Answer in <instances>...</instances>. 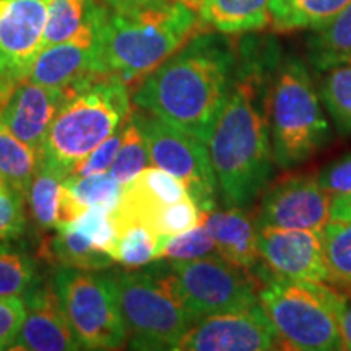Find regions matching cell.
I'll return each mask as SVG.
<instances>
[{
	"label": "cell",
	"mask_w": 351,
	"mask_h": 351,
	"mask_svg": "<svg viewBox=\"0 0 351 351\" xmlns=\"http://www.w3.org/2000/svg\"><path fill=\"white\" fill-rule=\"evenodd\" d=\"M168 236H160L142 223H132L117 231L114 261L129 269H140L158 261L161 244Z\"/></svg>",
	"instance_id": "28"
},
{
	"label": "cell",
	"mask_w": 351,
	"mask_h": 351,
	"mask_svg": "<svg viewBox=\"0 0 351 351\" xmlns=\"http://www.w3.org/2000/svg\"><path fill=\"white\" fill-rule=\"evenodd\" d=\"M36 280V262L28 252L0 244V296H25Z\"/></svg>",
	"instance_id": "30"
},
{
	"label": "cell",
	"mask_w": 351,
	"mask_h": 351,
	"mask_svg": "<svg viewBox=\"0 0 351 351\" xmlns=\"http://www.w3.org/2000/svg\"><path fill=\"white\" fill-rule=\"evenodd\" d=\"M205 226L212 234L218 256L241 269H256L258 258L257 221L244 208L231 207L205 215Z\"/></svg>",
	"instance_id": "19"
},
{
	"label": "cell",
	"mask_w": 351,
	"mask_h": 351,
	"mask_svg": "<svg viewBox=\"0 0 351 351\" xmlns=\"http://www.w3.org/2000/svg\"><path fill=\"white\" fill-rule=\"evenodd\" d=\"M54 285L82 350H117L127 343L111 275L60 267Z\"/></svg>",
	"instance_id": "9"
},
{
	"label": "cell",
	"mask_w": 351,
	"mask_h": 351,
	"mask_svg": "<svg viewBox=\"0 0 351 351\" xmlns=\"http://www.w3.org/2000/svg\"><path fill=\"white\" fill-rule=\"evenodd\" d=\"M328 280L351 293V221L330 219L324 230Z\"/></svg>",
	"instance_id": "29"
},
{
	"label": "cell",
	"mask_w": 351,
	"mask_h": 351,
	"mask_svg": "<svg viewBox=\"0 0 351 351\" xmlns=\"http://www.w3.org/2000/svg\"><path fill=\"white\" fill-rule=\"evenodd\" d=\"M117 304L135 350H176L195 317L171 295L150 267L111 275Z\"/></svg>",
	"instance_id": "7"
},
{
	"label": "cell",
	"mask_w": 351,
	"mask_h": 351,
	"mask_svg": "<svg viewBox=\"0 0 351 351\" xmlns=\"http://www.w3.org/2000/svg\"><path fill=\"white\" fill-rule=\"evenodd\" d=\"M26 197L5 186L0 194V241L15 239L23 234L26 226Z\"/></svg>",
	"instance_id": "34"
},
{
	"label": "cell",
	"mask_w": 351,
	"mask_h": 351,
	"mask_svg": "<svg viewBox=\"0 0 351 351\" xmlns=\"http://www.w3.org/2000/svg\"><path fill=\"white\" fill-rule=\"evenodd\" d=\"M130 114L143 132L152 165L182 181L189 197L202 212H213L218 200V184L207 142L140 108Z\"/></svg>",
	"instance_id": "10"
},
{
	"label": "cell",
	"mask_w": 351,
	"mask_h": 351,
	"mask_svg": "<svg viewBox=\"0 0 351 351\" xmlns=\"http://www.w3.org/2000/svg\"><path fill=\"white\" fill-rule=\"evenodd\" d=\"M184 3H187V5H191L192 8H197V5L200 3V0H182Z\"/></svg>",
	"instance_id": "41"
},
{
	"label": "cell",
	"mask_w": 351,
	"mask_h": 351,
	"mask_svg": "<svg viewBox=\"0 0 351 351\" xmlns=\"http://www.w3.org/2000/svg\"><path fill=\"white\" fill-rule=\"evenodd\" d=\"M122 184L109 173L72 176L64 179L60 189L57 225L77 219L91 207H103L114 212L119 205Z\"/></svg>",
	"instance_id": "21"
},
{
	"label": "cell",
	"mask_w": 351,
	"mask_h": 351,
	"mask_svg": "<svg viewBox=\"0 0 351 351\" xmlns=\"http://www.w3.org/2000/svg\"><path fill=\"white\" fill-rule=\"evenodd\" d=\"M282 345L278 332L261 301L239 311L195 320L179 341L182 351H269Z\"/></svg>",
	"instance_id": "11"
},
{
	"label": "cell",
	"mask_w": 351,
	"mask_h": 351,
	"mask_svg": "<svg viewBox=\"0 0 351 351\" xmlns=\"http://www.w3.org/2000/svg\"><path fill=\"white\" fill-rule=\"evenodd\" d=\"M317 181L320 187L332 197L351 194V153H346L320 169Z\"/></svg>",
	"instance_id": "37"
},
{
	"label": "cell",
	"mask_w": 351,
	"mask_h": 351,
	"mask_svg": "<svg viewBox=\"0 0 351 351\" xmlns=\"http://www.w3.org/2000/svg\"><path fill=\"white\" fill-rule=\"evenodd\" d=\"M258 301L288 350H343L340 332L343 295L339 289L322 282L270 276L258 288Z\"/></svg>",
	"instance_id": "6"
},
{
	"label": "cell",
	"mask_w": 351,
	"mask_h": 351,
	"mask_svg": "<svg viewBox=\"0 0 351 351\" xmlns=\"http://www.w3.org/2000/svg\"><path fill=\"white\" fill-rule=\"evenodd\" d=\"M25 320V302L16 296H0V350H10Z\"/></svg>",
	"instance_id": "36"
},
{
	"label": "cell",
	"mask_w": 351,
	"mask_h": 351,
	"mask_svg": "<svg viewBox=\"0 0 351 351\" xmlns=\"http://www.w3.org/2000/svg\"><path fill=\"white\" fill-rule=\"evenodd\" d=\"M67 176L64 169L41 155V163L38 166L28 195H26L34 223L41 231L56 230L60 189Z\"/></svg>",
	"instance_id": "26"
},
{
	"label": "cell",
	"mask_w": 351,
	"mask_h": 351,
	"mask_svg": "<svg viewBox=\"0 0 351 351\" xmlns=\"http://www.w3.org/2000/svg\"><path fill=\"white\" fill-rule=\"evenodd\" d=\"M202 29L197 10L182 0L103 3L98 26L99 73L119 77L129 86L142 82Z\"/></svg>",
	"instance_id": "3"
},
{
	"label": "cell",
	"mask_w": 351,
	"mask_h": 351,
	"mask_svg": "<svg viewBox=\"0 0 351 351\" xmlns=\"http://www.w3.org/2000/svg\"><path fill=\"white\" fill-rule=\"evenodd\" d=\"M64 103L43 143V158L70 174L73 166L116 134L130 116L129 85L96 75L65 88Z\"/></svg>",
	"instance_id": "4"
},
{
	"label": "cell",
	"mask_w": 351,
	"mask_h": 351,
	"mask_svg": "<svg viewBox=\"0 0 351 351\" xmlns=\"http://www.w3.org/2000/svg\"><path fill=\"white\" fill-rule=\"evenodd\" d=\"M238 47L202 29L140 82L132 101L143 111L208 142L234 82Z\"/></svg>",
	"instance_id": "2"
},
{
	"label": "cell",
	"mask_w": 351,
	"mask_h": 351,
	"mask_svg": "<svg viewBox=\"0 0 351 351\" xmlns=\"http://www.w3.org/2000/svg\"><path fill=\"white\" fill-rule=\"evenodd\" d=\"M330 219L351 221V194L333 197L330 207Z\"/></svg>",
	"instance_id": "39"
},
{
	"label": "cell",
	"mask_w": 351,
	"mask_h": 351,
	"mask_svg": "<svg viewBox=\"0 0 351 351\" xmlns=\"http://www.w3.org/2000/svg\"><path fill=\"white\" fill-rule=\"evenodd\" d=\"M150 269L197 320L258 302L256 280L247 270L232 265L218 254L192 261H169Z\"/></svg>",
	"instance_id": "8"
},
{
	"label": "cell",
	"mask_w": 351,
	"mask_h": 351,
	"mask_svg": "<svg viewBox=\"0 0 351 351\" xmlns=\"http://www.w3.org/2000/svg\"><path fill=\"white\" fill-rule=\"evenodd\" d=\"M106 5H134V3L153 2V0H101Z\"/></svg>",
	"instance_id": "40"
},
{
	"label": "cell",
	"mask_w": 351,
	"mask_h": 351,
	"mask_svg": "<svg viewBox=\"0 0 351 351\" xmlns=\"http://www.w3.org/2000/svg\"><path fill=\"white\" fill-rule=\"evenodd\" d=\"M340 332L343 350L351 351V298L346 295H343V304H341Z\"/></svg>",
	"instance_id": "38"
},
{
	"label": "cell",
	"mask_w": 351,
	"mask_h": 351,
	"mask_svg": "<svg viewBox=\"0 0 351 351\" xmlns=\"http://www.w3.org/2000/svg\"><path fill=\"white\" fill-rule=\"evenodd\" d=\"M330 124L313 78L298 57H283L270 86V137L278 168L306 163L330 140Z\"/></svg>",
	"instance_id": "5"
},
{
	"label": "cell",
	"mask_w": 351,
	"mask_h": 351,
	"mask_svg": "<svg viewBox=\"0 0 351 351\" xmlns=\"http://www.w3.org/2000/svg\"><path fill=\"white\" fill-rule=\"evenodd\" d=\"M54 231L56 236L49 245V254L62 267L98 271L112 262L106 252L95 247L91 239L75 226V223H59Z\"/></svg>",
	"instance_id": "24"
},
{
	"label": "cell",
	"mask_w": 351,
	"mask_h": 351,
	"mask_svg": "<svg viewBox=\"0 0 351 351\" xmlns=\"http://www.w3.org/2000/svg\"><path fill=\"white\" fill-rule=\"evenodd\" d=\"M99 16L98 19L75 38L44 47L34 60L28 75L29 80L44 86L65 90L91 77L103 75L98 67Z\"/></svg>",
	"instance_id": "16"
},
{
	"label": "cell",
	"mask_w": 351,
	"mask_h": 351,
	"mask_svg": "<svg viewBox=\"0 0 351 351\" xmlns=\"http://www.w3.org/2000/svg\"><path fill=\"white\" fill-rule=\"evenodd\" d=\"M49 0H0V78H28L43 51Z\"/></svg>",
	"instance_id": "13"
},
{
	"label": "cell",
	"mask_w": 351,
	"mask_h": 351,
	"mask_svg": "<svg viewBox=\"0 0 351 351\" xmlns=\"http://www.w3.org/2000/svg\"><path fill=\"white\" fill-rule=\"evenodd\" d=\"M41 155V150L23 143L0 124V181L5 186L28 195Z\"/></svg>",
	"instance_id": "27"
},
{
	"label": "cell",
	"mask_w": 351,
	"mask_h": 351,
	"mask_svg": "<svg viewBox=\"0 0 351 351\" xmlns=\"http://www.w3.org/2000/svg\"><path fill=\"white\" fill-rule=\"evenodd\" d=\"M64 98L65 91L60 88L44 86L25 78L13 86L0 111V124L23 143L43 152L44 138Z\"/></svg>",
	"instance_id": "18"
},
{
	"label": "cell",
	"mask_w": 351,
	"mask_h": 351,
	"mask_svg": "<svg viewBox=\"0 0 351 351\" xmlns=\"http://www.w3.org/2000/svg\"><path fill=\"white\" fill-rule=\"evenodd\" d=\"M332 199L320 187L317 176H291L265 192L257 225L324 231L330 221Z\"/></svg>",
	"instance_id": "14"
},
{
	"label": "cell",
	"mask_w": 351,
	"mask_h": 351,
	"mask_svg": "<svg viewBox=\"0 0 351 351\" xmlns=\"http://www.w3.org/2000/svg\"><path fill=\"white\" fill-rule=\"evenodd\" d=\"M25 320L10 350L20 351H73L82 350L54 285V280L39 278L23 296Z\"/></svg>",
	"instance_id": "15"
},
{
	"label": "cell",
	"mask_w": 351,
	"mask_h": 351,
	"mask_svg": "<svg viewBox=\"0 0 351 351\" xmlns=\"http://www.w3.org/2000/svg\"><path fill=\"white\" fill-rule=\"evenodd\" d=\"M99 0H49L43 49L75 38L98 19Z\"/></svg>",
	"instance_id": "25"
},
{
	"label": "cell",
	"mask_w": 351,
	"mask_h": 351,
	"mask_svg": "<svg viewBox=\"0 0 351 351\" xmlns=\"http://www.w3.org/2000/svg\"><path fill=\"white\" fill-rule=\"evenodd\" d=\"M148 163H150V155H148L147 140L143 137L142 129L130 114L129 119L124 124L121 147L108 173L124 186L130 179H134L140 171L147 168Z\"/></svg>",
	"instance_id": "32"
},
{
	"label": "cell",
	"mask_w": 351,
	"mask_h": 351,
	"mask_svg": "<svg viewBox=\"0 0 351 351\" xmlns=\"http://www.w3.org/2000/svg\"><path fill=\"white\" fill-rule=\"evenodd\" d=\"M213 254H218L217 245L205 223H200L191 230L165 238L158 252V258L192 261V258L213 256Z\"/></svg>",
	"instance_id": "33"
},
{
	"label": "cell",
	"mask_w": 351,
	"mask_h": 351,
	"mask_svg": "<svg viewBox=\"0 0 351 351\" xmlns=\"http://www.w3.org/2000/svg\"><path fill=\"white\" fill-rule=\"evenodd\" d=\"M271 0H200L197 16L204 29L221 34L262 32L271 25Z\"/></svg>",
	"instance_id": "20"
},
{
	"label": "cell",
	"mask_w": 351,
	"mask_h": 351,
	"mask_svg": "<svg viewBox=\"0 0 351 351\" xmlns=\"http://www.w3.org/2000/svg\"><path fill=\"white\" fill-rule=\"evenodd\" d=\"M234 82L207 142L225 208H247L274 173L270 137V86L282 54L270 38L243 39Z\"/></svg>",
	"instance_id": "1"
},
{
	"label": "cell",
	"mask_w": 351,
	"mask_h": 351,
	"mask_svg": "<svg viewBox=\"0 0 351 351\" xmlns=\"http://www.w3.org/2000/svg\"><path fill=\"white\" fill-rule=\"evenodd\" d=\"M307 59L317 72L351 65V3L306 39Z\"/></svg>",
	"instance_id": "22"
},
{
	"label": "cell",
	"mask_w": 351,
	"mask_h": 351,
	"mask_svg": "<svg viewBox=\"0 0 351 351\" xmlns=\"http://www.w3.org/2000/svg\"><path fill=\"white\" fill-rule=\"evenodd\" d=\"M187 197L186 186L176 176L156 166L145 168L122 186L119 205L112 212L116 230L119 231L132 223H142L153 230L158 217L169 205Z\"/></svg>",
	"instance_id": "17"
},
{
	"label": "cell",
	"mask_w": 351,
	"mask_h": 351,
	"mask_svg": "<svg viewBox=\"0 0 351 351\" xmlns=\"http://www.w3.org/2000/svg\"><path fill=\"white\" fill-rule=\"evenodd\" d=\"M122 134H124V125H122L116 134H112L111 137L104 140L101 145H98L90 155L83 158L80 163L73 166V169L70 171V174L90 176V174H98V173H108L109 168H111L114 158L117 155V150H119L121 147Z\"/></svg>",
	"instance_id": "35"
},
{
	"label": "cell",
	"mask_w": 351,
	"mask_h": 351,
	"mask_svg": "<svg viewBox=\"0 0 351 351\" xmlns=\"http://www.w3.org/2000/svg\"><path fill=\"white\" fill-rule=\"evenodd\" d=\"M319 96L340 134L351 135V65L327 70Z\"/></svg>",
	"instance_id": "31"
},
{
	"label": "cell",
	"mask_w": 351,
	"mask_h": 351,
	"mask_svg": "<svg viewBox=\"0 0 351 351\" xmlns=\"http://www.w3.org/2000/svg\"><path fill=\"white\" fill-rule=\"evenodd\" d=\"M3 189H5V184L0 181V194H2V192H3Z\"/></svg>",
	"instance_id": "42"
},
{
	"label": "cell",
	"mask_w": 351,
	"mask_h": 351,
	"mask_svg": "<svg viewBox=\"0 0 351 351\" xmlns=\"http://www.w3.org/2000/svg\"><path fill=\"white\" fill-rule=\"evenodd\" d=\"M350 3L351 0H271V26L276 32L319 29Z\"/></svg>",
	"instance_id": "23"
},
{
	"label": "cell",
	"mask_w": 351,
	"mask_h": 351,
	"mask_svg": "<svg viewBox=\"0 0 351 351\" xmlns=\"http://www.w3.org/2000/svg\"><path fill=\"white\" fill-rule=\"evenodd\" d=\"M257 247L263 270L271 276L306 282L328 280L324 231L258 226Z\"/></svg>",
	"instance_id": "12"
}]
</instances>
